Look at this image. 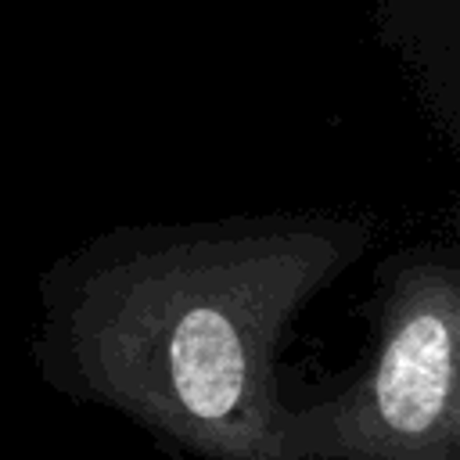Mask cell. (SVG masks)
<instances>
[{
	"label": "cell",
	"mask_w": 460,
	"mask_h": 460,
	"mask_svg": "<svg viewBox=\"0 0 460 460\" xmlns=\"http://www.w3.org/2000/svg\"><path fill=\"white\" fill-rule=\"evenodd\" d=\"M374 226L341 212H266L104 230L40 277L43 381L205 460H298L277 345L352 270Z\"/></svg>",
	"instance_id": "cell-1"
},
{
	"label": "cell",
	"mask_w": 460,
	"mask_h": 460,
	"mask_svg": "<svg viewBox=\"0 0 460 460\" xmlns=\"http://www.w3.org/2000/svg\"><path fill=\"white\" fill-rule=\"evenodd\" d=\"M370 345L356 377L313 406H288L298 460H460V262L417 244L377 270Z\"/></svg>",
	"instance_id": "cell-2"
}]
</instances>
